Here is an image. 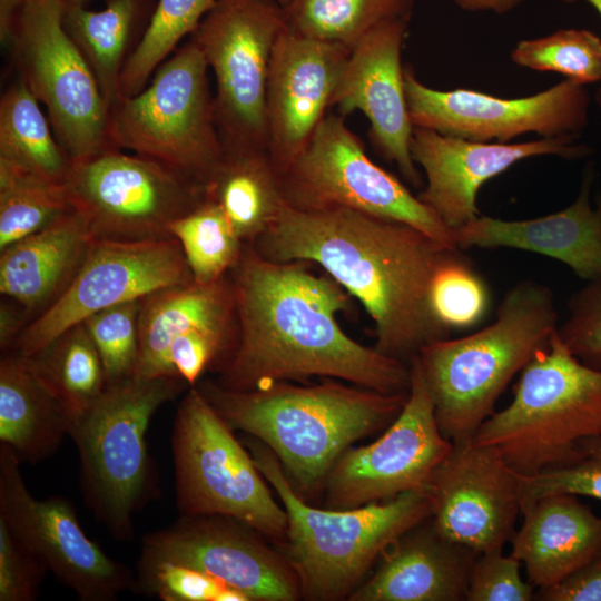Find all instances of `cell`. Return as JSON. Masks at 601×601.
<instances>
[{"label":"cell","instance_id":"cell-1","mask_svg":"<svg viewBox=\"0 0 601 601\" xmlns=\"http://www.w3.org/2000/svg\"><path fill=\"white\" fill-rule=\"evenodd\" d=\"M305 262H275L246 245L228 273L237 342L215 382L252 391L311 377L344 381L386 394L407 393L408 363L364 346L341 327L337 314L352 296Z\"/></svg>","mask_w":601,"mask_h":601},{"label":"cell","instance_id":"cell-2","mask_svg":"<svg viewBox=\"0 0 601 601\" xmlns=\"http://www.w3.org/2000/svg\"><path fill=\"white\" fill-rule=\"evenodd\" d=\"M275 262L316 264L362 303L375 324V348L408 363L449 338L431 300L434 274L451 248L396 220L345 208L300 210L285 204L250 245Z\"/></svg>","mask_w":601,"mask_h":601},{"label":"cell","instance_id":"cell-3","mask_svg":"<svg viewBox=\"0 0 601 601\" xmlns=\"http://www.w3.org/2000/svg\"><path fill=\"white\" fill-rule=\"evenodd\" d=\"M195 386L233 430L272 450L305 500L322 495L327 474L347 449L395 420L408 393L386 394L335 378L308 385L280 381L252 391L215 381Z\"/></svg>","mask_w":601,"mask_h":601},{"label":"cell","instance_id":"cell-4","mask_svg":"<svg viewBox=\"0 0 601 601\" xmlns=\"http://www.w3.org/2000/svg\"><path fill=\"white\" fill-rule=\"evenodd\" d=\"M558 326L552 290L522 280L506 292L491 324L424 346L415 358L443 435L452 443L470 442L495 412L509 383L549 344Z\"/></svg>","mask_w":601,"mask_h":601},{"label":"cell","instance_id":"cell-5","mask_svg":"<svg viewBox=\"0 0 601 601\" xmlns=\"http://www.w3.org/2000/svg\"><path fill=\"white\" fill-rule=\"evenodd\" d=\"M243 443L286 511L287 532L278 545L297 577L302 599L347 600L386 548L431 515L426 487L353 509L313 506L269 447L250 435Z\"/></svg>","mask_w":601,"mask_h":601},{"label":"cell","instance_id":"cell-6","mask_svg":"<svg viewBox=\"0 0 601 601\" xmlns=\"http://www.w3.org/2000/svg\"><path fill=\"white\" fill-rule=\"evenodd\" d=\"M601 436V370L580 362L558 333L521 371L511 403L471 443L494 447L519 475L570 465Z\"/></svg>","mask_w":601,"mask_h":601},{"label":"cell","instance_id":"cell-7","mask_svg":"<svg viewBox=\"0 0 601 601\" xmlns=\"http://www.w3.org/2000/svg\"><path fill=\"white\" fill-rule=\"evenodd\" d=\"M187 386L179 376H132L107 384L69 431L79 454L83 500L118 541L132 540L135 513L158 492L146 439L151 417Z\"/></svg>","mask_w":601,"mask_h":601},{"label":"cell","instance_id":"cell-8","mask_svg":"<svg viewBox=\"0 0 601 601\" xmlns=\"http://www.w3.org/2000/svg\"><path fill=\"white\" fill-rule=\"evenodd\" d=\"M208 69L193 40L177 48L141 91L110 107L112 148L157 159L205 187L224 154Z\"/></svg>","mask_w":601,"mask_h":601},{"label":"cell","instance_id":"cell-9","mask_svg":"<svg viewBox=\"0 0 601 601\" xmlns=\"http://www.w3.org/2000/svg\"><path fill=\"white\" fill-rule=\"evenodd\" d=\"M176 506L181 515L236 519L280 544L287 514L250 452L197 386L178 405L171 434Z\"/></svg>","mask_w":601,"mask_h":601},{"label":"cell","instance_id":"cell-10","mask_svg":"<svg viewBox=\"0 0 601 601\" xmlns=\"http://www.w3.org/2000/svg\"><path fill=\"white\" fill-rule=\"evenodd\" d=\"M62 0H23L6 48L22 80L43 105L73 161L112 148L109 106L93 71L65 29Z\"/></svg>","mask_w":601,"mask_h":601},{"label":"cell","instance_id":"cell-11","mask_svg":"<svg viewBox=\"0 0 601 601\" xmlns=\"http://www.w3.org/2000/svg\"><path fill=\"white\" fill-rule=\"evenodd\" d=\"M286 204L300 210L345 208L407 224L457 247L451 230L394 175L373 162L342 116L327 114L282 175Z\"/></svg>","mask_w":601,"mask_h":601},{"label":"cell","instance_id":"cell-12","mask_svg":"<svg viewBox=\"0 0 601 601\" xmlns=\"http://www.w3.org/2000/svg\"><path fill=\"white\" fill-rule=\"evenodd\" d=\"M287 26L283 7L274 0H217L190 35L215 77L223 145L267 149L269 66Z\"/></svg>","mask_w":601,"mask_h":601},{"label":"cell","instance_id":"cell-13","mask_svg":"<svg viewBox=\"0 0 601 601\" xmlns=\"http://www.w3.org/2000/svg\"><path fill=\"white\" fill-rule=\"evenodd\" d=\"M66 184L95 239L171 237L169 225L205 199V187L178 169L117 148L73 161Z\"/></svg>","mask_w":601,"mask_h":601},{"label":"cell","instance_id":"cell-14","mask_svg":"<svg viewBox=\"0 0 601 601\" xmlns=\"http://www.w3.org/2000/svg\"><path fill=\"white\" fill-rule=\"evenodd\" d=\"M193 280L181 246L174 237L93 239L70 284L31 319L11 351L33 356L95 313Z\"/></svg>","mask_w":601,"mask_h":601},{"label":"cell","instance_id":"cell-15","mask_svg":"<svg viewBox=\"0 0 601 601\" xmlns=\"http://www.w3.org/2000/svg\"><path fill=\"white\" fill-rule=\"evenodd\" d=\"M406 401L383 434L351 446L334 463L323 487L324 508L353 509L424 489L453 443L441 432L416 358L410 362Z\"/></svg>","mask_w":601,"mask_h":601},{"label":"cell","instance_id":"cell-16","mask_svg":"<svg viewBox=\"0 0 601 601\" xmlns=\"http://www.w3.org/2000/svg\"><path fill=\"white\" fill-rule=\"evenodd\" d=\"M405 96L414 127L483 142H510L525 134L578 136L589 119L585 86L564 79L522 98H501L472 89L437 90L404 69Z\"/></svg>","mask_w":601,"mask_h":601},{"label":"cell","instance_id":"cell-17","mask_svg":"<svg viewBox=\"0 0 601 601\" xmlns=\"http://www.w3.org/2000/svg\"><path fill=\"white\" fill-rule=\"evenodd\" d=\"M21 462L0 444V519L81 601H112L135 588L125 564L108 556L82 530L76 509L61 496L36 499Z\"/></svg>","mask_w":601,"mask_h":601},{"label":"cell","instance_id":"cell-18","mask_svg":"<svg viewBox=\"0 0 601 601\" xmlns=\"http://www.w3.org/2000/svg\"><path fill=\"white\" fill-rule=\"evenodd\" d=\"M247 524L223 515H181L142 538L137 570L176 563L199 570L249 601H296L299 583L280 551Z\"/></svg>","mask_w":601,"mask_h":601},{"label":"cell","instance_id":"cell-19","mask_svg":"<svg viewBox=\"0 0 601 601\" xmlns=\"http://www.w3.org/2000/svg\"><path fill=\"white\" fill-rule=\"evenodd\" d=\"M426 489L430 519L446 540L476 555L511 541L521 513L520 477L494 447L453 443Z\"/></svg>","mask_w":601,"mask_h":601},{"label":"cell","instance_id":"cell-20","mask_svg":"<svg viewBox=\"0 0 601 601\" xmlns=\"http://www.w3.org/2000/svg\"><path fill=\"white\" fill-rule=\"evenodd\" d=\"M578 136L542 137L522 142H483L414 127L411 154L426 178L418 194L451 230L480 216L476 196L484 183L516 162L539 156L578 159L589 154Z\"/></svg>","mask_w":601,"mask_h":601},{"label":"cell","instance_id":"cell-21","mask_svg":"<svg viewBox=\"0 0 601 601\" xmlns=\"http://www.w3.org/2000/svg\"><path fill=\"white\" fill-rule=\"evenodd\" d=\"M351 49L303 36L288 26L270 60L267 97V150L282 175L307 145L332 107Z\"/></svg>","mask_w":601,"mask_h":601},{"label":"cell","instance_id":"cell-22","mask_svg":"<svg viewBox=\"0 0 601 601\" xmlns=\"http://www.w3.org/2000/svg\"><path fill=\"white\" fill-rule=\"evenodd\" d=\"M408 19H393L367 32L352 49L333 98L341 115L359 110L370 122L378 152L417 186L421 176L411 154L414 126L408 115L402 48Z\"/></svg>","mask_w":601,"mask_h":601},{"label":"cell","instance_id":"cell-23","mask_svg":"<svg viewBox=\"0 0 601 601\" xmlns=\"http://www.w3.org/2000/svg\"><path fill=\"white\" fill-rule=\"evenodd\" d=\"M593 173L584 174L579 195L546 216L504 220L477 216L454 231L461 248H514L556 259L589 282L601 276V195L591 201Z\"/></svg>","mask_w":601,"mask_h":601},{"label":"cell","instance_id":"cell-24","mask_svg":"<svg viewBox=\"0 0 601 601\" xmlns=\"http://www.w3.org/2000/svg\"><path fill=\"white\" fill-rule=\"evenodd\" d=\"M477 555L442 536L430 516L402 533L348 601H464Z\"/></svg>","mask_w":601,"mask_h":601},{"label":"cell","instance_id":"cell-25","mask_svg":"<svg viewBox=\"0 0 601 601\" xmlns=\"http://www.w3.org/2000/svg\"><path fill=\"white\" fill-rule=\"evenodd\" d=\"M523 522L511 554L536 588L552 585L601 552V516L573 494H549L521 503Z\"/></svg>","mask_w":601,"mask_h":601},{"label":"cell","instance_id":"cell-26","mask_svg":"<svg viewBox=\"0 0 601 601\" xmlns=\"http://www.w3.org/2000/svg\"><path fill=\"white\" fill-rule=\"evenodd\" d=\"M75 206L41 230L0 250V293L36 317L67 288L93 240Z\"/></svg>","mask_w":601,"mask_h":601},{"label":"cell","instance_id":"cell-27","mask_svg":"<svg viewBox=\"0 0 601 601\" xmlns=\"http://www.w3.org/2000/svg\"><path fill=\"white\" fill-rule=\"evenodd\" d=\"M236 323L229 275L208 284L193 280L146 296L140 302L139 356L134 376H176L168 362V348L175 338L195 328Z\"/></svg>","mask_w":601,"mask_h":601},{"label":"cell","instance_id":"cell-28","mask_svg":"<svg viewBox=\"0 0 601 601\" xmlns=\"http://www.w3.org/2000/svg\"><path fill=\"white\" fill-rule=\"evenodd\" d=\"M70 422L38 376L31 359L18 352L0 359V442L21 463L35 464L52 455Z\"/></svg>","mask_w":601,"mask_h":601},{"label":"cell","instance_id":"cell-29","mask_svg":"<svg viewBox=\"0 0 601 601\" xmlns=\"http://www.w3.org/2000/svg\"><path fill=\"white\" fill-rule=\"evenodd\" d=\"M205 197L223 209L245 245H253L286 204L282 177L268 150L248 145H224Z\"/></svg>","mask_w":601,"mask_h":601},{"label":"cell","instance_id":"cell-30","mask_svg":"<svg viewBox=\"0 0 601 601\" xmlns=\"http://www.w3.org/2000/svg\"><path fill=\"white\" fill-rule=\"evenodd\" d=\"M142 2L108 0L99 11L65 6V29L93 71L109 109L120 98V77L135 49L131 42Z\"/></svg>","mask_w":601,"mask_h":601},{"label":"cell","instance_id":"cell-31","mask_svg":"<svg viewBox=\"0 0 601 601\" xmlns=\"http://www.w3.org/2000/svg\"><path fill=\"white\" fill-rule=\"evenodd\" d=\"M0 159L61 184L73 165L40 102L20 79L0 99Z\"/></svg>","mask_w":601,"mask_h":601},{"label":"cell","instance_id":"cell-32","mask_svg":"<svg viewBox=\"0 0 601 601\" xmlns=\"http://www.w3.org/2000/svg\"><path fill=\"white\" fill-rule=\"evenodd\" d=\"M28 357L69 420L70 428L107 386L101 358L82 323Z\"/></svg>","mask_w":601,"mask_h":601},{"label":"cell","instance_id":"cell-33","mask_svg":"<svg viewBox=\"0 0 601 601\" xmlns=\"http://www.w3.org/2000/svg\"><path fill=\"white\" fill-rule=\"evenodd\" d=\"M413 0H288V27L306 37L352 49L367 32L393 19H410Z\"/></svg>","mask_w":601,"mask_h":601},{"label":"cell","instance_id":"cell-34","mask_svg":"<svg viewBox=\"0 0 601 601\" xmlns=\"http://www.w3.org/2000/svg\"><path fill=\"white\" fill-rule=\"evenodd\" d=\"M73 207L67 184L0 159V250Z\"/></svg>","mask_w":601,"mask_h":601},{"label":"cell","instance_id":"cell-35","mask_svg":"<svg viewBox=\"0 0 601 601\" xmlns=\"http://www.w3.org/2000/svg\"><path fill=\"white\" fill-rule=\"evenodd\" d=\"M170 236L184 252L193 278L208 284L228 275L246 246L223 209L205 199L169 225Z\"/></svg>","mask_w":601,"mask_h":601},{"label":"cell","instance_id":"cell-36","mask_svg":"<svg viewBox=\"0 0 601 601\" xmlns=\"http://www.w3.org/2000/svg\"><path fill=\"white\" fill-rule=\"evenodd\" d=\"M217 0H158L149 24L128 58L121 77L120 97L141 91L157 68L190 36Z\"/></svg>","mask_w":601,"mask_h":601},{"label":"cell","instance_id":"cell-37","mask_svg":"<svg viewBox=\"0 0 601 601\" xmlns=\"http://www.w3.org/2000/svg\"><path fill=\"white\" fill-rule=\"evenodd\" d=\"M510 59L519 67L558 72L582 86L601 82V38L587 29H559L521 40Z\"/></svg>","mask_w":601,"mask_h":601},{"label":"cell","instance_id":"cell-38","mask_svg":"<svg viewBox=\"0 0 601 601\" xmlns=\"http://www.w3.org/2000/svg\"><path fill=\"white\" fill-rule=\"evenodd\" d=\"M431 300L437 318L451 331L482 322L490 306L489 288L460 248H451L432 282Z\"/></svg>","mask_w":601,"mask_h":601},{"label":"cell","instance_id":"cell-39","mask_svg":"<svg viewBox=\"0 0 601 601\" xmlns=\"http://www.w3.org/2000/svg\"><path fill=\"white\" fill-rule=\"evenodd\" d=\"M140 302L111 306L81 322L99 353L107 384L135 375L139 356Z\"/></svg>","mask_w":601,"mask_h":601},{"label":"cell","instance_id":"cell-40","mask_svg":"<svg viewBox=\"0 0 601 601\" xmlns=\"http://www.w3.org/2000/svg\"><path fill=\"white\" fill-rule=\"evenodd\" d=\"M135 588L164 601H249L244 593L217 579L176 563L137 570Z\"/></svg>","mask_w":601,"mask_h":601},{"label":"cell","instance_id":"cell-41","mask_svg":"<svg viewBox=\"0 0 601 601\" xmlns=\"http://www.w3.org/2000/svg\"><path fill=\"white\" fill-rule=\"evenodd\" d=\"M519 477L521 503L558 493L601 500V436L583 441L574 463Z\"/></svg>","mask_w":601,"mask_h":601},{"label":"cell","instance_id":"cell-42","mask_svg":"<svg viewBox=\"0 0 601 601\" xmlns=\"http://www.w3.org/2000/svg\"><path fill=\"white\" fill-rule=\"evenodd\" d=\"M558 336L583 364L601 370V276L587 282L568 303Z\"/></svg>","mask_w":601,"mask_h":601},{"label":"cell","instance_id":"cell-43","mask_svg":"<svg viewBox=\"0 0 601 601\" xmlns=\"http://www.w3.org/2000/svg\"><path fill=\"white\" fill-rule=\"evenodd\" d=\"M521 562L502 550L479 554L469 574L465 601H532L534 585L520 574Z\"/></svg>","mask_w":601,"mask_h":601},{"label":"cell","instance_id":"cell-44","mask_svg":"<svg viewBox=\"0 0 601 601\" xmlns=\"http://www.w3.org/2000/svg\"><path fill=\"white\" fill-rule=\"evenodd\" d=\"M48 568L0 519V601H32Z\"/></svg>","mask_w":601,"mask_h":601},{"label":"cell","instance_id":"cell-45","mask_svg":"<svg viewBox=\"0 0 601 601\" xmlns=\"http://www.w3.org/2000/svg\"><path fill=\"white\" fill-rule=\"evenodd\" d=\"M539 601H601V552L561 581L538 588Z\"/></svg>","mask_w":601,"mask_h":601},{"label":"cell","instance_id":"cell-46","mask_svg":"<svg viewBox=\"0 0 601 601\" xmlns=\"http://www.w3.org/2000/svg\"><path fill=\"white\" fill-rule=\"evenodd\" d=\"M32 315L19 303L4 297L0 304V348L11 351L17 338L31 322Z\"/></svg>","mask_w":601,"mask_h":601},{"label":"cell","instance_id":"cell-47","mask_svg":"<svg viewBox=\"0 0 601 601\" xmlns=\"http://www.w3.org/2000/svg\"><path fill=\"white\" fill-rule=\"evenodd\" d=\"M525 0H454L455 4L467 12H493L505 14L518 8Z\"/></svg>","mask_w":601,"mask_h":601},{"label":"cell","instance_id":"cell-48","mask_svg":"<svg viewBox=\"0 0 601 601\" xmlns=\"http://www.w3.org/2000/svg\"><path fill=\"white\" fill-rule=\"evenodd\" d=\"M23 0H0V41L7 48Z\"/></svg>","mask_w":601,"mask_h":601},{"label":"cell","instance_id":"cell-49","mask_svg":"<svg viewBox=\"0 0 601 601\" xmlns=\"http://www.w3.org/2000/svg\"><path fill=\"white\" fill-rule=\"evenodd\" d=\"M565 1L573 2V1H577V0H565ZM582 1H585L591 7H593L595 9V11L598 12V14L601 17V0H582ZM595 101H597L599 108L601 109V86L599 87V89H598V91L595 93Z\"/></svg>","mask_w":601,"mask_h":601},{"label":"cell","instance_id":"cell-50","mask_svg":"<svg viewBox=\"0 0 601 601\" xmlns=\"http://www.w3.org/2000/svg\"><path fill=\"white\" fill-rule=\"evenodd\" d=\"M86 1H88V0H62L65 6H70V4H83L85 6Z\"/></svg>","mask_w":601,"mask_h":601},{"label":"cell","instance_id":"cell-51","mask_svg":"<svg viewBox=\"0 0 601 601\" xmlns=\"http://www.w3.org/2000/svg\"><path fill=\"white\" fill-rule=\"evenodd\" d=\"M274 1L277 2L282 7H285L288 2V0H274Z\"/></svg>","mask_w":601,"mask_h":601}]
</instances>
